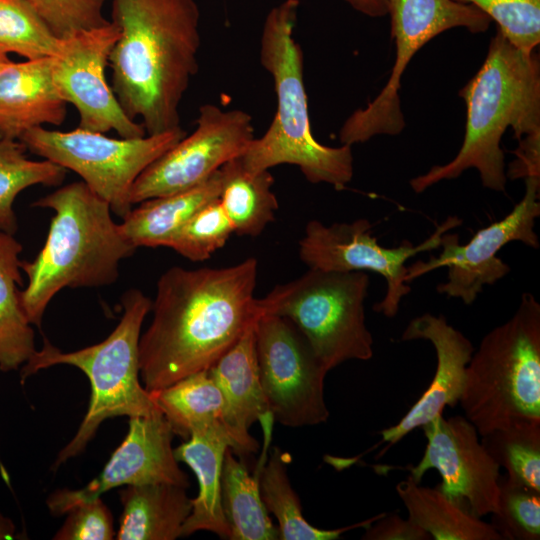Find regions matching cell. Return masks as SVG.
Here are the masks:
<instances>
[{"instance_id":"1","label":"cell","mask_w":540,"mask_h":540,"mask_svg":"<svg viewBox=\"0 0 540 540\" xmlns=\"http://www.w3.org/2000/svg\"><path fill=\"white\" fill-rule=\"evenodd\" d=\"M255 258L229 267L173 266L157 282L152 322L139 339L147 391L208 370L260 316Z\"/></svg>"},{"instance_id":"2","label":"cell","mask_w":540,"mask_h":540,"mask_svg":"<svg viewBox=\"0 0 540 540\" xmlns=\"http://www.w3.org/2000/svg\"><path fill=\"white\" fill-rule=\"evenodd\" d=\"M118 27L111 87L146 134L180 127L179 107L198 70L200 11L195 0H110Z\"/></svg>"},{"instance_id":"3","label":"cell","mask_w":540,"mask_h":540,"mask_svg":"<svg viewBox=\"0 0 540 540\" xmlns=\"http://www.w3.org/2000/svg\"><path fill=\"white\" fill-rule=\"evenodd\" d=\"M467 108L462 146L444 165H435L410 180L416 193L475 168L484 187L506 188L504 152L500 142L507 128L516 139L540 133V61L535 52L524 53L497 28L485 61L460 90Z\"/></svg>"},{"instance_id":"4","label":"cell","mask_w":540,"mask_h":540,"mask_svg":"<svg viewBox=\"0 0 540 540\" xmlns=\"http://www.w3.org/2000/svg\"><path fill=\"white\" fill-rule=\"evenodd\" d=\"M32 206L51 209L46 242L31 261H21L28 284L20 291L22 308L41 327L51 299L64 288L102 287L114 283L120 262L136 248L111 215L109 204L83 181L67 184Z\"/></svg>"},{"instance_id":"5","label":"cell","mask_w":540,"mask_h":540,"mask_svg":"<svg viewBox=\"0 0 540 540\" xmlns=\"http://www.w3.org/2000/svg\"><path fill=\"white\" fill-rule=\"evenodd\" d=\"M299 0H284L267 14L260 38V62L272 76L276 94L274 118L260 138L240 156L250 172L281 164L298 166L314 184L343 189L353 178L351 146H325L313 136L303 76V52L294 38Z\"/></svg>"},{"instance_id":"6","label":"cell","mask_w":540,"mask_h":540,"mask_svg":"<svg viewBox=\"0 0 540 540\" xmlns=\"http://www.w3.org/2000/svg\"><path fill=\"white\" fill-rule=\"evenodd\" d=\"M151 306L152 301L141 290L131 288L122 295L121 319L106 339L76 351L63 352L44 338L41 349L22 366V384L38 371L59 364L79 368L90 381L87 412L75 436L57 455L53 469L81 453L103 421L161 412L150 392L140 383V330Z\"/></svg>"},{"instance_id":"7","label":"cell","mask_w":540,"mask_h":540,"mask_svg":"<svg viewBox=\"0 0 540 540\" xmlns=\"http://www.w3.org/2000/svg\"><path fill=\"white\" fill-rule=\"evenodd\" d=\"M459 403L480 436L540 421V304L531 293H523L513 316L474 350Z\"/></svg>"},{"instance_id":"8","label":"cell","mask_w":540,"mask_h":540,"mask_svg":"<svg viewBox=\"0 0 540 540\" xmlns=\"http://www.w3.org/2000/svg\"><path fill=\"white\" fill-rule=\"evenodd\" d=\"M369 285L366 272L309 268L257 299V308L260 315L290 320L329 372L346 361L373 356L364 309Z\"/></svg>"},{"instance_id":"9","label":"cell","mask_w":540,"mask_h":540,"mask_svg":"<svg viewBox=\"0 0 540 540\" xmlns=\"http://www.w3.org/2000/svg\"><path fill=\"white\" fill-rule=\"evenodd\" d=\"M185 135L181 126L135 138H112L80 127L70 131L36 127L19 141L31 153L78 174L122 219L133 207L130 193L136 179Z\"/></svg>"},{"instance_id":"10","label":"cell","mask_w":540,"mask_h":540,"mask_svg":"<svg viewBox=\"0 0 540 540\" xmlns=\"http://www.w3.org/2000/svg\"><path fill=\"white\" fill-rule=\"evenodd\" d=\"M391 36L396 58L389 80L374 100L355 110L339 131L340 142L352 146L378 135H398L405 127L399 90L413 55L440 33L463 27L486 31L490 17L472 4L454 0H389Z\"/></svg>"},{"instance_id":"11","label":"cell","mask_w":540,"mask_h":540,"mask_svg":"<svg viewBox=\"0 0 540 540\" xmlns=\"http://www.w3.org/2000/svg\"><path fill=\"white\" fill-rule=\"evenodd\" d=\"M255 336L260 383L274 420L287 427L325 423L328 370L303 334L287 318L263 314Z\"/></svg>"},{"instance_id":"12","label":"cell","mask_w":540,"mask_h":540,"mask_svg":"<svg viewBox=\"0 0 540 540\" xmlns=\"http://www.w3.org/2000/svg\"><path fill=\"white\" fill-rule=\"evenodd\" d=\"M462 224L457 216H449L425 241L413 245L405 241L398 247L386 248L372 235L367 219L324 225L311 220L299 241V256L309 268L337 272H374L386 280L384 298L373 306L375 312L393 318L401 300L410 293L406 282V262L416 254L440 247L441 237Z\"/></svg>"},{"instance_id":"13","label":"cell","mask_w":540,"mask_h":540,"mask_svg":"<svg viewBox=\"0 0 540 540\" xmlns=\"http://www.w3.org/2000/svg\"><path fill=\"white\" fill-rule=\"evenodd\" d=\"M525 186V194L513 210L503 219L478 230L468 243L461 245L458 234L444 233L440 255L407 266L406 282L409 284L430 271L447 267V281L437 285V291L472 304L486 285L495 284L511 271L497 256L502 247L518 241L539 248L534 228L540 215V180L527 178Z\"/></svg>"},{"instance_id":"14","label":"cell","mask_w":540,"mask_h":540,"mask_svg":"<svg viewBox=\"0 0 540 540\" xmlns=\"http://www.w3.org/2000/svg\"><path fill=\"white\" fill-rule=\"evenodd\" d=\"M250 114L224 110L215 104L199 108L195 130L151 163L134 182L130 202L193 188L240 157L254 139Z\"/></svg>"},{"instance_id":"15","label":"cell","mask_w":540,"mask_h":540,"mask_svg":"<svg viewBox=\"0 0 540 540\" xmlns=\"http://www.w3.org/2000/svg\"><path fill=\"white\" fill-rule=\"evenodd\" d=\"M118 36V27L109 21L60 38L50 57L52 79L60 97L77 109L80 128L100 133L113 130L123 138L142 137L146 135L143 125L125 113L106 80Z\"/></svg>"},{"instance_id":"16","label":"cell","mask_w":540,"mask_h":540,"mask_svg":"<svg viewBox=\"0 0 540 540\" xmlns=\"http://www.w3.org/2000/svg\"><path fill=\"white\" fill-rule=\"evenodd\" d=\"M427 439L424 454L410 476L420 483L435 469L439 489L478 517L498 509L500 467L483 446L476 427L465 417L440 415L421 427Z\"/></svg>"},{"instance_id":"17","label":"cell","mask_w":540,"mask_h":540,"mask_svg":"<svg viewBox=\"0 0 540 540\" xmlns=\"http://www.w3.org/2000/svg\"><path fill=\"white\" fill-rule=\"evenodd\" d=\"M174 433L161 412L130 417L128 432L101 473L84 487L61 489L47 499L53 515L66 514L74 506L95 500L118 487L169 483L188 488L187 475L179 467L172 447Z\"/></svg>"},{"instance_id":"18","label":"cell","mask_w":540,"mask_h":540,"mask_svg":"<svg viewBox=\"0 0 540 540\" xmlns=\"http://www.w3.org/2000/svg\"><path fill=\"white\" fill-rule=\"evenodd\" d=\"M401 340L429 341L436 353L435 373L429 386L401 420L378 433L381 439L375 447L384 445V448L377 458L416 428L443 415L447 406L453 408L459 403L466 367L474 352L471 341L462 332L450 325L443 315L431 313L413 318L404 329Z\"/></svg>"},{"instance_id":"19","label":"cell","mask_w":540,"mask_h":540,"mask_svg":"<svg viewBox=\"0 0 540 540\" xmlns=\"http://www.w3.org/2000/svg\"><path fill=\"white\" fill-rule=\"evenodd\" d=\"M256 321L207 370L223 396V420L233 442L232 451L240 455L258 450L249 428L271 414L259 378Z\"/></svg>"},{"instance_id":"20","label":"cell","mask_w":540,"mask_h":540,"mask_svg":"<svg viewBox=\"0 0 540 540\" xmlns=\"http://www.w3.org/2000/svg\"><path fill=\"white\" fill-rule=\"evenodd\" d=\"M67 103L58 94L50 57L0 66V140L43 125H61Z\"/></svg>"},{"instance_id":"21","label":"cell","mask_w":540,"mask_h":540,"mask_svg":"<svg viewBox=\"0 0 540 540\" xmlns=\"http://www.w3.org/2000/svg\"><path fill=\"white\" fill-rule=\"evenodd\" d=\"M233 448L225 427L193 432L176 449L178 462L188 465L198 480L199 491L191 498L192 510L182 527L181 537L197 531H209L229 539L230 529L221 503V471L226 450Z\"/></svg>"},{"instance_id":"22","label":"cell","mask_w":540,"mask_h":540,"mask_svg":"<svg viewBox=\"0 0 540 540\" xmlns=\"http://www.w3.org/2000/svg\"><path fill=\"white\" fill-rule=\"evenodd\" d=\"M273 416L262 419L264 433L262 454L251 473L247 465L237 459L230 448L224 455L221 471V503L230 529V540H276V527L262 501L259 480L268 458Z\"/></svg>"},{"instance_id":"23","label":"cell","mask_w":540,"mask_h":540,"mask_svg":"<svg viewBox=\"0 0 540 540\" xmlns=\"http://www.w3.org/2000/svg\"><path fill=\"white\" fill-rule=\"evenodd\" d=\"M118 540H175L192 510L186 488L169 483L124 486Z\"/></svg>"},{"instance_id":"24","label":"cell","mask_w":540,"mask_h":540,"mask_svg":"<svg viewBox=\"0 0 540 540\" xmlns=\"http://www.w3.org/2000/svg\"><path fill=\"white\" fill-rule=\"evenodd\" d=\"M220 169L203 183L173 194L147 199L122 218L120 229L138 247H168L176 232L204 205L219 198Z\"/></svg>"},{"instance_id":"25","label":"cell","mask_w":540,"mask_h":540,"mask_svg":"<svg viewBox=\"0 0 540 540\" xmlns=\"http://www.w3.org/2000/svg\"><path fill=\"white\" fill-rule=\"evenodd\" d=\"M395 489L408 518L434 540H502L491 523L449 498L438 486H421L409 475Z\"/></svg>"},{"instance_id":"26","label":"cell","mask_w":540,"mask_h":540,"mask_svg":"<svg viewBox=\"0 0 540 540\" xmlns=\"http://www.w3.org/2000/svg\"><path fill=\"white\" fill-rule=\"evenodd\" d=\"M21 243L13 234L0 231V370L23 366L36 351L34 330L20 301L22 285L19 259Z\"/></svg>"},{"instance_id":"27","label":"cell","mask_w":540,"mask_h":540,"mask_svg":"<svg viewBox=\"0 0 540 540\" xmlns=\"http://www.w3.org/2000/svg\"><path fill=\"white\" fill-rule=\"evenodd\" d=\"M220 204L230 220L233 232L240 236L256 237L274 221L278 209L272 191L274 178L269 170L250 172L240 157L220 168Z\"/></svg>"},{"instance_id":"28","label":"cell","mask_w":540,"mask_h":540,"mask_svg":"<svg viewBox=\"0 0 540 540\" xmlns=\"http://www.w3.org/2000/svg\"><path fill=\"white\" fill-rule=\"evenodd\" d=\"M290 456L279 447L269 451L259 480L260 495L268 512L278 521L279 540H336L357 527L365 528L383 515L380 513L354 525L321 529L311 525L303 516L300 499L293 489L287 465Z\"/></svg>"},{"instance_id":"29","label":"cell","mask_w":540,"mask_h":540,"mask_svg":"<svg viewBox=\"0 0 540 540\" xmlns=\"http://www.w3.org/2000/svg\"><path fill=\"white\" fill-rule=\"evenodd\" d=\"M151 397L174 435L187 440L193 432L225 427L223 396L207 370L186 376Z\"/></svg>"},{"instance_id":"30","label":"cell","mask_w":540,"mask_h":540,"mask_svg":"<svg viewBox=\"0 0 540 540\" xmlns=\"http://www.w3.org/2000/svg\"><path fill=\"white\" fill-rule=\"evenodd\" d=\"M19 140H0V231L15 234L18 229L14 202L18 194L34 185L57 186L66 169L49 160H31Z\"/></svg>"},{"instance_id":"31","label":"cell","mask_w":540,"mask_h":540,"mask_svg":"<svg viewBox=\"0 0 540 540\" xmlns=\"http://www.w3.org/2000/svg\"><path fill=\"white\" fill-rule=\"evenodd\" d=\"M480 437L509 481L540 491V421L516 422Z\"/></svg>"},{"instance_id":"32","label":"cell","mask_w":540,"mask_h":540,"mask_svg":"<svg viewBox=\"0 0 540 540\" xmlns=\"http://www.w3.org/2000/svg\"><path fill=\"white\" fill-rule=\"evenodd\" d=\"M60 39L24 0H0V49L26 60L51 57Z\"/></svg>"},{"instance_id":"33","label":"cell","mask_w":540,"mask_h":540,"mask_svg":"<svg viewBox=\"0 0 540 540\" xmlns=\"http://www.w3.org/2000/svg\"><path fill=\"white\" fill-rule=\"evenodd\" d=\"M498 509L491 525L502 540L540 539V491L500 480Z\"/></svg>"},{"instance_id":"34","label":"cell","mask_w":540,"mask_h":540,"mask_svg":"<svg viewBox=\"0 0 540 540\" xmlns=\"http://www.w3.org/2000/svg\"><path fill=\"white\" fill-rule=\"evenodd\" d=\"M233 227L219 198L199 209L173 236L169 248L191 261H203L222 248Z\"/></svg>"},{"instance_id":"35","label":"cell","mask_w":540,"mask_h":540,"mask_svg":"<svg viewBox=\"0 0 540 540\" xmlns=\"http://www.w3.org/2000/svg\"><path fill=\"white\" fill-rule=\"evenodd\" d=\"M472 4L495 21L502 34L530 54L540 43V0H454Z\"/></svg>"},{"instance_id":"36","label":"cell","mask_w":540,"mask_h":540,"mask_svg":"<svg viewBox=\"0 0 540 540\" xmlns=\"http://www.w3.org/2000/svg\"><path fill=\"white\" fill-rule=\"evenodd\" d=\"M24 1L39 14L59 39L109 22L103 14L108 0Z\"/></svg>"},{"instance_id":"37","label":"cell","mask_w":540,"mask_h":540,"mask_svg":"<svg viewBox=\"0 0 540 540\" xmlns=\"http://www.w3.org/2000/svg\"><path fill=\"white\" fill-rule=\"evenodd\" d=\"M66 514L55 540H111L116 534L112 514L101 498L78 504Z\"/></svg>"},{"instance_id":"38","label":"cell","mask_w":540,"mask_h":540,"mask_svg":"<svg viewBox=\"0 0 540 540\" xmlns=\"http://www.w3.org/2000/svg\"><path fill=\"white\" fill-rule=\"evenodd\" d=\"M363 540H430L431 536L409 518L384 513L365 527Z\"/></svg>"},{"instance_id":"39","label":"cell","mask_w":540,"mask_h":540,"mask_svg":"<svg viewBox=\"0 0 540 540\" xmlns=\"http://www.w3.org/2000/svg\"><path fill=\"white\" fill-rule=\"evenodd\" d=\"M518 142L514 151L516 159L509 164L506 177L540 180V133L523 137Z\"/></svg>"},{"instance_id":"40","label":"cell","mask_w":540,"mask_h":540,"mask_svg":"<svg viewBox=\"0 0 540 540\" xmlns=\"http://www.w3.org/2000/svg\"><path fill=\"white\" fill-rule=\"evenodd\" d=\"M360 13L370 17H381L388 14L389 0H345Z\"/></svg>"},{"instance_id":"41","label":"cell","mask_w":540,"mask_h":540,"mask_svg":"<svg viewBox=\"0 0 540 540\" xmlns=\"http://www.w3.org/2000/svg\"><path fill=\"white\" fill-rule=\"evenodd\" d=\"M16 538V526L13 521L0 512V540Z\"/></svg>"},{"instance_id":"42","label":"cell","mask_w":540,"mask_h":540,"mask_svg":"<svg viewBox=\"0 0 540 540\" xmlns=\"http://www.w3.org/2000/svg\"><path fill=\"white\" fill-rule=\"evenodd\" d=\"M9 61L11 60L9 59L8 55L0 49V66L8 63Z\"/></svg>"}]
</instances>
